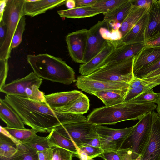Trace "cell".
Masks as SVG:
<instances>
[{
	"label": "cell",
	"mask_w": 160,
	"mask_h": 160,
	"mask_svg": "<svg viewBox=\"0 0 160 160\" xmlns=\"http://www.w3.org/2000/svg\"><path fill=\"white\" fill-rule=\"evenodd\" d=\"M3 99L17 113L24 124L37 132L50 133L62 125L87 121L83 115L58 111L50 108L46 102L7 95Z\"/></svg>",
	"instance_id": "6da1fadb"
},
{
	"label": "cell",
	"mask_w": 160,
	"mask_h": 160,
	"mask_svg": "<svg viewBox=\"0 0 160 160\" xmlns=\"http://www.w3.org/2000/svg\"><path fill=\"white\" fill-rule=\"evenodd\" d=\"M154 103L145 104L123 102L96 108L88 116L87 121L96 125H111L126 120L138 119L156 109Z\"/></svg>",
	"instance_id": "7a4b0ae2"
},
{
	"label": "cell",
	"mask_w": 160,
	"mask_h": 160,
	"mask_svg": "<svg viewBox=\"0 0 160 160\" xmlns=\"http://www.w3.org/2000/svg\"><path fill=\"white\" fill-rule=\"evenodd\" d=\"M27 60L33 72L42 79L66 85L75 81L73 70L60 58L47 53L30 54Z\"/></svg>",
	"instance_id": "3957f363"
},
{
	"label": "cell",
	"mask_w": 160,
	"mask_h": 160,
	"mask_svg": "<svg viewBox=\"0 0 160 160\" xmlns=\"http://www.w3.org/2000/svg\"><path fill=\"white\" fill-rule=\"evenodd\" d=\"M24 0H8L2 19L5 25L7 33L0 46V59L8 60L10 57L12 38L20 19L24 16Z\"/></svg>",
	"instance_id": "277c9868"
},
{
	"label": "cell",
	"mask_w": 160,
	"mask_h": 160,
	"mask_svg": "<svg viewBox=\"0 0 160 160\" xmlns=\"http://www.w3.org/2000/svg\"><path fill=\"white\" fill-rule=\"evenodd\" d=\"M134 58L106 65L91 74L84 76L98 81L124 82L128 83L134 77L133 66Z\"/></svg>",
	"instance_id": "5b68a950"
},
{
	"label": "cell",
	"mask_w": 160,
	"mask_h": 160,
	"mask_svg": "<svg viewBox=\"0 0 160 160\" xmlns=\"http://www.w3.org/2000/svg\"><path fill=\"white\" fill-rule=\"evenodd\" d=\"M151 112H148L138 119L128 137L119 149L129 148L142 155L149 143L152 124Z\"/></svg>",
	"instance_id": "8992f818"
},
{
	"label": "cell",
	"mask_w": 160,
	"mask_h": 160,
	"mask_svg": "<svg viewBox=\"0 0 160 160\" xmlns=\"http://www.w3.org/2000/svg\"><path fill=\"white\" fill-rule=\"evenodd\" d=\"M96 127L97 125L86 121L62 125L54 129L72 141L78 149L93 139L99 137Z\"/></svg>",
	"instance_id": "52a82bcc"
},
{
	"label": "cell",
	"mask_w": 160,
	"mask_h": 160,
	"mask_svg": "<svg viewBox=\"0 0 160 160\" xmlns=\"http://www.w3.org/2000/svg\"><path fill=\"white\" fill-rule=\"evenodd\" d=\"M134 125L122 129H113L97 125L96 132L99 136L101 148L103 152L116 151L128 137Z\"/></svg>",
	"instance_id": "ba28073f"
},
{
	"label": "cell",
	"mask_w": 160,
	"mask_h": 160,
	"mask_svg": "<svg viewBox=\"0 0 160 160\" xmlns=\"http://www.w3.org/2000/svg\"><path fill=\"white\" fill-rule=\"evenodd\" d=\"M88 34V30L84 28L69 33L66 37L69 55L76 62L84 63Z\"/></svg>",
	"instance_id": "9c48e42d"
},
{
	"label": "cell",
	"mask_w": 160,
	"mask_h": 160,
	"mask_svg": "<svg viewBox=\"0 0 160 160\" xmlns=\"http://www.w3.org/2000/svg\"><path fill=\"white\" fill-rule=\"evenodd\" d=\"M77 88L89 94L99 91L121 90L128 91V83L124 82H108L90 79L78 76L76 80Z\"/></svg>",
	"instance_id": "30bf717a"
},
{
	"label": "cell",
	"mask_w": 160,
	"mask_h": 160,
	"mask_svg": "<svg viewBox=\"0 0 160 160\" xmlns=\"http://www.w3.org/2000/svg\"><path fill=\"white\" fill-rule=\"evenodd\" d=\"M151 115L150 140L140 160H160V116L154 111Z\"/></svg>",
	"instance_id": "8fae6325"
},
{
	"label": "cell",
	"mask_w": 160,
	"mask_h": 160,
	"mask_svg": "<svg viewBox=\"0 0 160 160\" xmlns=\"http://www.w3.org/2000/svg\"><path fill=\"white\" fill-rule=\"evenodd\" d=\"M107 24L103 20L99 21L88 30L84 63L98 53L107 44L108 41L102 38L99 31L101 28Z\"/></svg>",
	"instance_id": "7c38bea8"
},
{
	"label": "cell",
	"mask_w": 160,
	"mask_h": 160,
	"mask_svg": "<svg viewBox=\"0 0 160 160\" xmlns=\"http://www.w3.org/2000/svg\"><path fill=\"white\" fill-rule=\"evenodd\" d=\"M42 81V78L37 76L33 72H32L23 78L5 84L0 89V91L6 95L25 98V92L28 88L34 85L40 87Z\"/></svg>",
	"instance_id": "4fadbf2b"
},
{
	"label": "cell",
	"mask_w": 160,
	"mask_h": 160,
	"mask_svg": "<svg viewBox=\"0 0 160 160\" xmlns=\"http://www.w3.org/2000/svg\"><path fill=\"white\" fill-rule=\"evenodd\" d=\"M145 47L144 43H138L123 44L115 48L101 64L98 69L106 65L135 57Z\"/></svg>",
	"instance_id": "5bb4252c"
},
{
	"label": "cell",
	"mask_w": 160,
	"mask_h": 160,
	"mask_svg": "<svg viewBox=\"0 0 160 160\" xmlns=\"http://www.w3.org/2000/svg\"><path fill=\"white\" fill-rule=\"evenodd\" d=\"M66 0H24V16L31 17L45 13L47 11L65 4Z\"/></svg>",
	"instance_id": "9a60e30c"
},
{
	"label": "cell",
	"mask_w": 160,
	"mask_h": 160,
	"mask_svg": "<svg viewBox=\"0 0 160 160\" xmlns=\"http://www.w3.org/2000/svg\"><path fill=\"white\" fill-rule=\"evenodd\" d=\"M116 47L112 42L108 41L106 45L98 53L88 62L80 65L79 71L81 75L88 76L97 70Z\"/></svg>",
	"instance_id": "2e32d148"
},
{
	"label": "cell",
	"mask_w": 160,
	"mask_h": 160,
	"mask_svg": "<svg viewBox=\"0 0 160 160\" xmlns=\"http://www.w3.org/2000/svg\"><path fill=\"white\" fill-rule=\"evenodd\" d=\"M83 94L76 90L55 92L45 95V102L54 109L70 104Z\"/></svg>",
	"instance_id": "e0dca14e"
},
{
	"label": "cell",
	"mask_w": 160,
	"mask_h": 160,
	"mask_svg": "<svg viewBox=\"0 0 160 160\" xmlns=\"http://www.w3.org/2000/svg\"><path fill=\"white\" fill-rule=\"evenodd\" d=\"M148 21V13L144 15L120 40L122 44L144 43L145 33Z\"/></svg>",
	"instance_id": "ac0fdd59"
},
{
	"label": "cell",
	"mask_w": 160,
	"mask_h": 160,
	"mask_svg": "<svg viewBox=\"0 0 160 160\" xmlns=\"http://www.w3.org/2000/svg\"><path fill=\"white\" fill-rule=\"evenodd\" d=\"M160 59V48L144 47L134 58L133 73L146 68Z\"/></svg>",
	"instance_id": "d6986e66"
},
{
	"label": "cell",
	"mask_w": 160,
	"mask_h": 160,
	"mask_svg": "<svg viewBox=\"0 0 160 160\" xmlns=\"http://www.w3.org/2000/svg\"><path fill=\"white\" fill-rule=\"evenodd\" d=\"M148 14L145 42L160 34V3L158 1L152 0Z\"/></svg>",
	"instance_id": "ffe728a7"
},
{
	"label": "cell",
	"mask_w": 160,
	"mask_h": 160,
	"mask_svg": "<svg viewBox=\"0 0 160 160\" xmlns=\"http://www.w3.org/2000/svg\"><path fill=\"white\" fill-rule=\"evenodd\" d=\"M0 118L7 127L25 129L24 123L17 113L4 100L0 99Z\"/></svg>",
	"instance_id": "44dd1931"
},
{
	"label": "cell",
	"mask_w": 160,
	"mask_h": 160,
	"mask_svg": "<svg viewBox=\"0 0 160 160\" xmlns=\"http://www.w3.org/2000/svg\"><path fill=\"white\" fill-rule=\"evenodd\" d=\"M133 7L131 0H128L111 11L104 14L103 20L106 22L108 28L115 23L122 24Z\"/></svg>",
	"instance_id": "7402d4cb"
},
{
	"label": "cell",
	"mask_w": 160,
	"mask_h": 160,
	"mask_svg": "<svg viewBox=\"0 0 160 160\" xmlns=\"http://www.w3.org/2000/svg\"><path fill=\"white\" fill-rule=\"evenodd\" d=\"M58 13L61 18L74 19L92 17L103 14L101 10L93 6L77 7L72 9L60 10L58 11Z\"/></svg>",
	"instance_id": "603a6c76"
},
{
	"label": "cell",
	"mask_w": 160,
	"mask_h": 160,
	"mask_svg": "<svg viewBox=\"0 0 160 160\" xmlns=\"http://www.w3.org/2000/svg\"><path fill=\"white\" fill-rule=\"evenodd\" d=\"M150 6H133L131 11L121 24L119 29L123 37L145 14L148 13Z\"/></svg>",
	"instance_id": "cb8c5ba5"
},
{
	"label": "cell",
	"mask_w": 160,
	"mask_h": 160,
	"mask_svg": "<svg viewBox=\"0 0 160 160\" xmlns=\"http://www.w3.org/2000/svg\"><path fill=\"white\" fill-rule=\"evenodd\" d=\"M51 147H58L65 149L78 156V151L74 143L71 140L62 136L55 129L52 130L47 136Z\"/></svg>",
	"instance_id": "d4e9b609"
},
{
	"label": "cell",
	"mask_w": 160,
	"mask_h": 160,
	"mask_svg": "<svg viewBox=\"0 0 160 160\" xmlns=\"http://www.w3.org/2000/svg\"><path fill=\"white\" fill-rule=\"evenodd\" d=\"M127 91L116 90L95 92L92 95L102 101L106 107L123 103Z\"/></svg>",
	"instance_id": "484cf974"
},
{
	"label": "cell",
	"mask_w": 160,
	"mask_h": 160,
	"mask_svg": "<svg viewBox=\"0 0 160 160\" xmlns=\"http://www.w3.org/2000/svg\"><path fill=\"white\" fill-rule=\"evenodd\" d=\"M89 106V100L88 97L83 94L70 104L54 110L61 112L83 115L87 112Z\"/></svg>",
	"instance_id": "4316f807"
},
{
	"label": "cell",
	"mask_w": 160,
	"mask_h": 160,
	"mask_svg": "<svg viewBox=\"0 0 160 160\" xmlns=\"http://www.w3.org/2000/svg\"><path fill=\"white\" fill-rule=\"evenodd\" d=\"M0 160H39L38 152L29 146L20 143L18 145L17 151L11 157H0Z\"/></svg>",
	"instance_id": "83f0119b"
},
{
	"label": "cell",
	"mask_w": 160,
	"mask_h": 160,
	"mask_svg": "<svg viewBox=\"0 0 160 160\" xmlns=\"http://www.w3.org/2000/svg\"><path fill=\"white\" fill-rule=\"evenodd\" d=\"M18 145L11 139L0 133V157L8 158L17 151Z\"/></svg>",
	"instance_id": "f1b7e54d"
},
{
	"label": "cell",
	"mask_w": 160,
	"mask_h": 160,
	"mask_svg": "<svg viewBox=\"0 0 160 160\" xmlns=\"http://www.w3.org/2000/svg\"><path fill=\"white\" fill-rule=\"evenodd\" d=\"M23 143L38 151L46 150L52 147L48 141L47 136H40L37 134Z\"/></svg>",
	"instance_id": "f546056e"
},
{
	"label": "cell",
	"mask_w": 160,
	"mask_h": 160,
	"mask_svg": "<svg viewBox=\"0 0 160 160\" xmlns=\"http://www.w3.org/2000/svg\"><path fill=\"white\" fill-rule=\"evenodd\" d=\"M7 130L15 138L21 143H23L36 135L37 131L31 129H16L5 127Z\"/></svg>",
	"instance_id": "4dcf8cb0"
},
{
	"label": "cell",
	"mask_w": 160,
	"mask_h": 160,
	"mask_svg": "<svg viewBox=\"0 0 160 160\" xmlns=\"http://www.w3.org/2000/svg\"><path fill=\"white\" fill-rule=\"evenodd\" d=\"M158 93L152 88L143 92L128 102L139 104L156 103L158 98Z\"/></svg>",
	"instance_id": "1f68e13d"
},
{
	"label": "cell",
	"mask_w": 160,
	"mask_h": 160,
	"mask_svg": "<svg viewBox=\"0 0 160 160\" xmlns=\"http://www.w3.org/2000/svg\"><path fill=\"white\" fill-rule=\"evenodd\" d=\"M143 80V83L138 87L133 89H128L123 102H127L140 93L158 86L156 83L148 82Z\"/></svg>",
	"instance_id": "d6a6232c"
},
{
	"label": "cell",
	"mask_w": 160,
	"mask_h": 160,
	"mask_svg": "<svg viewBox=\"0 0 160 160\" xmlns=\"http://www.w3.org/2000/svg\"><path fill=\"white\" fill-rule=\"evenodd\" d=\"M99 33L102 38L108 42H116L122 38L119 30L108 29L107 25L100 28Z\"/></svg>",
	"instance_id": "836d02e7"
},
{
	"label": "cell",
	"mask_w": 160,
	"mask_h": 160,
	"mask_svg": "<svg viewBox=\"0 0 160 160\" xmlns=\"http://www.w3.org/2000/svg\"><path fill=\"white\" fill-rule=\"evenodd\" d=\"M128 0H98L93 7L102 11L103 14L109 12Z\"/></svg>",
	"instance_id": "e575fe53"
},
{
	"label": "cell",
	"mask_w": 160,
	"mask_h": 160,
	"mask_svg": "<svg viewBox=\"0 0 160 160\" xmlns=\"http://www.w3.org/2000/svg\"><path fill=\"white\" fill-rule=\"evenodd\" d=\"M26 18L24 16L20 19L12 38L11 49L16 48L21 42L26 26Z\"/></svg>",
	"instance_id": "d590c367"
},
{
	"label": "cell",
	"mask_w": 160,
	"mask_h": 160,
	"mask_svg": "<svg viewBox=\"0 0 160 160\" xmlns=\"http://www.w3.org/2000/svg\"><path fill=\"white\" fill-rule=\"evenodd\" d=\"M79 153L82 154L86 157L88 159L98 157L103 152L101 148L92 146L85 144L78 149Z\"/></svg>",
	"instance_id": "8d00e7d4"
},
{
	"label": "cell",
	"mask_w": 160,
	"mask_h": 160,
	"mask_svg": "<svg viewBox=\"0 0 160 160\" xmlns=\"http://www.w3.org/2000/svg\"><path fill=\"white\" fill-rule=\"evenodd\" d=\"M52 160H72L74 154L65 149L58 147H52Z\"/></svg>",
	"instance_id": "74e56055"
},
{
	"label": "cell",
	"mask_w": 160,
	"mask_h": 160,
	"mask_svg": "<svg viewBox=\"0 0 160 160\" xmlns=\"http://www.w3.org/2000/svg\"><path fill=\"white\" fill-rule=\"evenodd\" d=\"M160 68V59L143 69L139 70L133 73L135 77L142 79L146 76Z\"/></svg>",
	"instance_id": "f35d334b"
},
{
	"label": "cell",
	"mask_w": 160,
	"mask_h": 160,
	"mask_svg": "<svg viewBox=\"0 0 160 160\" xmlns=\"http://www.w3.org/2000/svg\"><path fill=\"white\" fill-rule=\"evenodd\" d=\"M8 60L0 59V89L5 84L9 70Z\"/></svg>",
	"instance_id": "ab89813d"
},
{
	"label": "cell",
	"mask_w": 160,
	"mask_h": 160,
	"mask_svg": "<svg viewBox=\"0 0 160 160\" xmlns=\"http://www.w3.org/2000/svg\"><path fill=\"white\" fill-rule=\"evenodd\" d=\"M116 152L121 160H136L140 155L129 148L119 149Z\"/></svg>",
	"instance_id": "60d3db41"
},
{
	"label": "cell",
	"mask_w": 160,
	"mask_h": 160,
	"mask_svg": "<svg viewBox=\"0 0 160 160\" xmlns=\"http://www.w3.org/2000/svg\"><path fill=\"white\" fill-rule=\"evenodd\" d=\"M144 44L147 48H160V34L146 41Z\"/></svg>",
	"instance_id": "b9f144b4"
},
{
	"label": "cell",
	"mask_w": 160,
	"mask_h": 160,
	"mask_svg": "<svg viewBox=\"0 0 160 160\" xmlns=\"http://www.w3.org/2000/svg\"><path fill=\"white\" fill-rule=\"evenodd\" d=\"M98 157L104 160H121L119 155L116 151L103 152Z\"/></svg>",
	"instance_id": "7bdbcfd3"
},
{
	"label": "cell",
	"mask_w": 160,
	"mask_h": 160,
	"mask_svg": "<svg viewBox=\"0 0 160 160\" xmlns=\"http://www.w3.org/2000/svg\"><path fill=\"white\" fill-rule=\"evenodd\" d=\"M39 160H52V148L46 150L38 151Z\"/></svg>",
	"instance_id": "ee69618b"
},
{
	"label": "cell",
	"mask_w": 160,
	"mask_h": 160,
	"mask_svg": "<svg viewBox=\"0 0 160 160\" xmlns=\"http://www.w3.org/2000/svg\"><path fill=\"white\" fill-rule=\"evenodd\" d=\"M98 0H75L76 7L93 6Z\"/></svg>",
	"instance_id": "f6af8a7d"
},
{
	"label": "cell",
	"mask_w": 160,
	"mask_h": 160,
	"mask_svg": "<svg viewBox=\"0 0 160 160\" xmlns=\"http://www.w3.org/2000/svg\"><path fill=\"white\" fill-rule=\"evenodd\" d=\"M134 7H144L150 6L152 0H131Z\"/></svg>",
	"instance_id": "bcb514c9"
},
{
	"label": "cell",
	"mask_w": 160,
	"mask_h": 160,
	"mask_svg": "<svg viewBox=\"0 0 160 160\" xmlns=\"http://www.w3.org/2000/svg\"><path fill=\"white\" fill-rule=\"evenodd\" d=\"M7 33V29L3 20L0 21V46L4 42Z\"/></svg>",
	"instance_id": "7dc6e473"
},
{
	"label": "cell",
	"mask_w": 160,
	"mask_h": 160,
	"mask_svg": "<svg viewBox=\"0 0 160 160\" xmlns=\"http://www.w3.org/2000/svg\"><path fill=\"white\" fill-rule=\"evenodd\" d=\"M143 83V80L134 76L128 83V89H133L140 86Z\"/></svg>",
	"instance_id": "c3c4849f"
},
{
	"label": "cell",
	"mask_w": 160,
	"mask_h": 160,
	"mask_svg": "<svg viewBox=\"0 0 160 160\" xmlns=\"http://www.w3.org/2000/svg\"><path fill=\"white\" fill-rule=\"evenodd\" d=\"M0 133L3 134L13 141L17 145L19 144L21 142L12 136L5 128L1 126H0Z\"/></svg>",
	"instance_id": "681fc988"
},
{
	"label": "cell",
	"mask_w": 160,
	"mask_h": 160,
	"mask_svg": "<svg viewBox=\"0 0 160 160\" xmlns=\"http://www.w3.org/2000/svg\"><path fill=\"white\" fill-rule=\"evenodd\" d=\"M8 0L0 1V21L1 20Z\"/></svg>",
	"instance_id": "f907efd6"
},
{
	"label": "cell",
	"mask_w": 160,
	"mask_h": 160,
	"mask_svg": "<svg viewBox=\"0 0 160 160\" xmlns=\"http://www.w3.org/2000/svg\"><path fill=\"white\" fill-rule=\"evenodd\" d=\"M87 144L95 147L101 148V143L99 137L93 139Z\"/></svg>",
	"instance_id": "816d5d0a"
},
{
	"label": "cell",
	"mask_w": 160,
	"mask_h": 160,
	"mask_svg": "<svg viewBox=\"0 0 160 160\" xmlns=\"http://www.w3.org/2000/svg\"><path fill=\"white\" fill-rule=\"evenodd\" d=\"M65 4L68 9H72L76 7L75 0H67Z\"/></svg>",
	"instance_id": "f5cc1de1"
},
{
	"label": "cell",
	"mask_w": 160,
	"mask_h": 160,
	"mask_svg": "<svg viewBox=\"0 0 160 160\" xmlns=\"http://www.w3.org/2000/svg\"><path fill=\"white\" fill-rule=\"evenodd\" d=\"M158 98L155 103L157 104L156 110L160 116V92L158 93Z\"/></svg>",
	"instance_id": "db71d44e"
},
{
	"label": "cell",
	"mask_w": 160,
	"mask_h": 160,
	"mask_svg": "<svg viewBox=\"0 0 160 160\" xmlns=\"http://www.w3.org/2000/svg\"><path fill=\"white\" fill-rule=\"evenodd\" d=\"M93 160L92 159H88V160Z\"/></svg>",
	"instance_id": "11a10c76"
},
{
	"label": "cell",
	"mask_w": 160,
	"mask_h": 160,
	"mask_svg": "<svg viewBox=\"0 0 160 160\" xmlns=\"http://www.w3.org/2000/svg\"><path fill=\"white\" fill-rule=\"evenodd\" d=\"M158 1H159V3H160V0H158Z\"/></svg>",
	"instance_id": "9f6ffc18"
}]
</instances>
